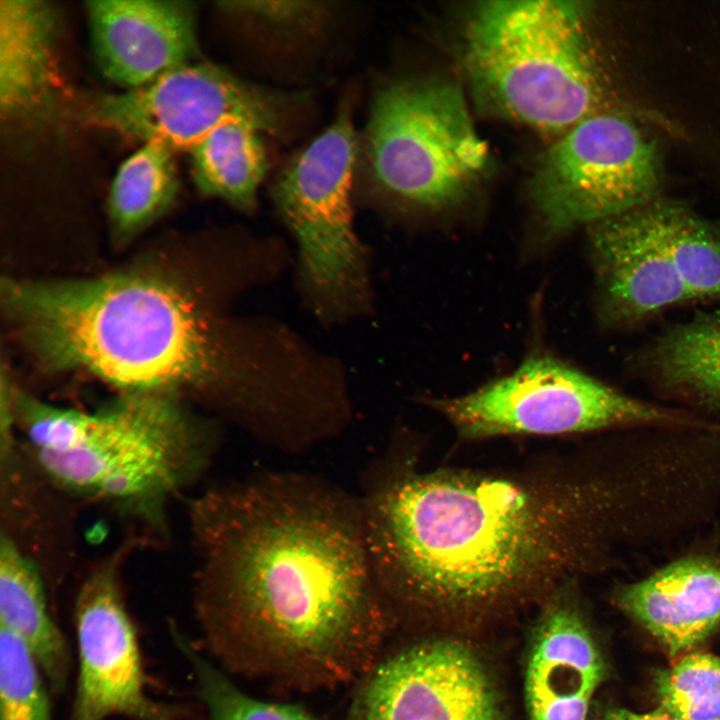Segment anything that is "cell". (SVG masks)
<instances>
[{"label":"cell","instance_id":"4316f807","mask_svg":"<svg viewBox=\"0 0 720 720\" xmlns=\"http://www.w3.org/2000/svg\"><path fill=\"white\" fill-rule=\"evenodd\" d=\"M596 720H685L660 709L639 713L623 707L610 706L603 709Z\"/></svg>","mask_w":720,"mask_h":720},{"label":"cell","instance_id":"603a6c76","mask_svg":"<svg viewBox=\"0 0 720 720\" xmlns=\"http://www.w3.org/2000/svg\"><path fill=\"white\" fill-rule=\"evenodd\" d=\"M170 634L191 669L205 720H318L298 706L248 695L176 627L170 629Z\"/></svg>","mask_w":720,"mask_h":720},{"label":"cell","instance_id":"4fadbf2b","mask_svg":"<svg viewBox=\"0 0 720 720\" xmlns=\"http://www.w3.org/2000/svg\"><path fill=\"white\" fill-rule=\"evenodd\" d=\"M646 205L588 227L598 313L607 327L619 331L697 301L670 260Z\"/></svg>","mask_w":720,"mask_h":720},{"label":"cell","instance_id":"8fae6325","mask_svg":"<svg viewBox=\"0 0 720 720\" xmlns=\"http://www.w3.org/2000/svg\"><path fill=\"white\" fill-rule=\"evenodd\" d=\"M130 537L82 580L74 602L77 678L68 720H180L181 712L148 692L136 627L127 608L121 571Z\"/></svg>","mask_w":720,"mask_h":720},{"label":"cell","instance_id":"30bf717a","mask_svg":"<svg viewBox=\"0 0 720 720\" xmlns=\"http://www.w3.org/2000/svg\"><path fill=\"white\" fill-rule=\"evenodd\" d=\"M287 101L279 94L240 80L208 62L179 66L152 82L96 96L88 109L93 124L173 151H189L218 126L249 124L278 131Z\"/></svg>","mask_w":720,"mask_h":720},{"label":"cell","instance_id":"44dd1931","mask_svg":"<svg viewBox=\"0 0 720 720\" xmlns=\"http://www.w3.org/2000/svg\"><path fill=\"white\" fill-rule=\"evenodd\" d=\"M175 151L143 143L119 166L108 194L113 231L128 238L144 229L174 203L179 190Z\"/></svg>","mask_w":720,"mask_h":720},{"label":"cell","instance_id":"ac0fdd59","mask_svg":"<svg viewBox=\"0 0 720 720\" xmlns=\"http://www.w3.org/2000/svg\"><path fill=\"white\" fill-rule=\"evenodd\" d=\"M56 9L42 0L0 1V112L7 120L47 110L58 88Z\"/></svg>","mask_w":720,"mask_h":720},{"label":"cell","instance_id":"d6986e66","mask_svg":"<svg viewBox=\"0 0 720 720\" xmlns=\"http://www.w3.org/2000/svg\"><path fill=\"white\" fill-rule=\"evenodd\" d=\"M46 591V581L36 566L1 537L0 627L28 647L51 692L61 694L68 684L71 659Z\"/></svg>","mask_w":720,"mask_h":720},{"label":"cell","instance_id":"6da1fadb","mask_svg":"<svg viewBox=\"0 0 720 720\" xmlns=\"http://www.w3.org/2000/svg\"><path fill=\"white\" fill-rule=\"evenodd\" d=\"M408 448L370 464L359 496L394 619L470 627L544 604L656 525V477L616 438L509 471L422 470Z\"/></svg>","mask_w":720,"mask_h":720},{"label":"cell","instance_id":"ba28073f","mask_svg":"<svg viewBox=\"0 0 720 720\" xmlns=\"http://www.w3.org/2000/svg\"><path fill=\"white\" fill-rule=\"evenodd\" d=\"M356 152L352 122L344 111L288 163L272 192L296 237L305 288L336 312L358 308L369 291L351 207Z\"/></svg>","mask_w":720,"mask_h":720},{"label":"cell","instance_id":"5bb4252c","mask_svg":"<svg viewBox=\"0 0 720 720\" xmlns=\"http://www.w3.org/2000/svg\"><path fill=\"white\" fill-rule=\"evenodd\" d=\"M85 10L96 65L123 90L194 62L198 54L192 2L96 0L86 2Z\"/></svg>","mask_w":720,"mask_h":720},{"label":"cell","instance_id":"7a4b0ae2","mask_svg":"<svg viewBox=\"0 0 720 720\" xmlns=\"http://www.w3.org/2000/svg\"><path fill=\"white\" fill-rule=\"evenodd\" d=\"M193 605L223 671L308 692L358 682L392 621L362 506L319 477L275 471L189 506Z\"/></svg>","mask_w":720,"mask_h":720},{"label":"cell","instance_id":"52a82bcc","mask_svg":"<svg viewBox=\"0 0 720 720\" xmlns=\"http://www.w3.org/2000/svg\"><path fill=\"white\" fill-rule=\"evenodd\" d=\"M465 440L641 428H709L684 409L636 398L547 357L473 392L431 401Z\"/></svg>","mask_w":720,"mask_h":720},{"label":"cell","instance_id":"8992f818","mask_svg":"<svg viewBox=\"0 0 720 720\" xmlns=\"http://www.w3.org/2000/svg\"><path fill=\"white\" fill-rule=\"evenodd\" d=\"M366 154L382 191L428 209L461 200L489 161L461 89L438 78L398 80L377 92Z\"/></svg>","mask_w":720,"mask_h":720},{"label":"cell","instance_id":"484cf974","mask_svg":"<svg viewBox=\"0 0 720 720\" xmlns=\"http://www.w3.org/2000/svg\"><path fill=\"white\" fill-rule=\"evenodd\" d=\"M222 5L230 11L279 25L302 24L320 12L318 7H313V3L307 2H227Z\"/></svg>","mask_w":720,"mask_h":720},{"label":"cell","instance_id":"9c48e42d","mask_svg":"<svg viewBox=\"0 0 720 720\" xmlns=\"http://www.w3.org/2000/svg\"><path fill=\"white\" fill-rule=\"evenodd\" d=\"M660 171L654 142L632 121L592 114L543 154L531 199L544 232L560 235L656 200Z\"/></svg>","mask_w":720,"mask_h":720},{"label":"cell","instance_id":"e0dca14e","mask_svg":"<svg viewBox=\"0 0 720 720\" xmlns=\"http://www.w3.org/2000/svg\"><path fill=\"white\" fill-rule=\"evenodd\" d=\"M632 368L676 407L720 424V313L665 328L632 355Z\"/></svg>","mask_w":720,"mask_h":720},{"label":"cell","instance_id":"9a60e30c","mask_svg":"<svg viewBox=\"0 0 720 720\" xmlns=\"http://www.w3.org/2000/svg\"><path fill=\"white\" fill-rule=\"evenodd\" d=\"M564 587L536 619L524 670L528 720H587L605 663L579 604Z\"/></svg>","mask_w":720,"mask_h":720},{"label":"cell","instance_id":"2e32d148","mask_svg":"<svg viewBox=\"0 0 720 720\" xmlns=\"http://www.w3.org/2000/svg\"><path fill=\"white\" fill-rule=\"evenodd\" d=\"M612 600L672 658L720 626V552L696 548L647 576L618 585Z\"/></svg>","mask_w":720,"mask_h":720},{"label":"cell","instance_id":"d4e9b609","mask_svg":"<svg viewBox=\"0 0 720 720\" xmlns=\"http://www.w3.org/2000/svg\"><path fill=\"white\" fill-rule=\"evenodd\" d=\"M49 692L28 647L0 627V720H52Z\"/></svg>","mask_w":720,"mask_h":720},{"label":"cell","instance_id":"7c38bea8","mask_svg":"<svg viewBox=\"0 0 720 720\" xmlns=\"http://www.w3.org/2000/svg\"><path fill=\"white\" fill-rule=\"evenodd\" d=\"M349 720H511L486 659L456 637L381 658L358 682Z\"/></svg>","mask_w":720,"mask_h":720},{"label":"cell","instance_id":"277c9868","mask_svg":"<svg viewBox=\"0 0 720 720\" xmlns=\"http://www.w3.org/2000/svg\"><path fill=\"white\" fill-rule=\"evenodd\" d=\"M13 417L23 448L62 491L152 524L206 471L217 441L171 393H123L84 412L17 391Z\"/></svg>","mask_w":720,"mask_h":720},{"label":"cell","instance_id":"3957f363","mask_svg":"<svg viewBox=\"0 0 720 720\" xmlns=\"http://www.w3.org/2000/svg\"><path fill=\"white\" fill-rule=\"evenodd\" d=\"M2 303L40 364L83 371L124 393H171L215 378L217 351L193 304L159 277L7 278Z\"/></svg>","mask_w":720,"mask_h":720},{"label":"cell","instance_id":"5b68a950","mask_svg":"<svg viewBox=\"0 0 720 720\" xmlns=\"http://www.w3.org/2000/svg\"><path fill=\"white\" fill-rule=\"evenodd\" d=\"M576 1L480 3L468 19L464 61L472 87L496 112L564 133L592 115L600 84Z\"/></svg>","mask_w":720,"mask_h":720},{"label":"cell","instance_id":"7402d4cb","mask_svg":"<svg viewBox=\"0 0 720 720\" xmlns=\"http://www.w3.org/2000/svg\"><path fill=\"white\" fill-rule=\"evenodd\" d=\"M653 226L683 283L697 301H720V223L680 204L646 205Z\"/></svg>","mask_w":720,"mask_h":720},{"label":"cell","instance_id":"cb8c5ba5","mask_svg":"<svg viewBox=\"0 0 720 720\" xmlns=\"http://www.w3.org/2000/svg\"><path fill=\"white\" fill-rule=\"evenodd\" d=\"M658 709L685 720H720V656L693 652L653 675Z\"/></svg>","mask_w":720,"mask_h":720},{"label":"cell","instance_id":"ffe728a7","mask_svg":"<svg viewBox=\"0 0 720 720\" xmlns=\"http://www.w3.org/2000/svg\"><path fill=\"white\" fill-rule=\"evenodd\" d=\"M260 131L241 122L222 124L188 152L198 190L250 211L267 171Z\"/></svg>","mask_w":720,"mask_h":720}]
</instances>
